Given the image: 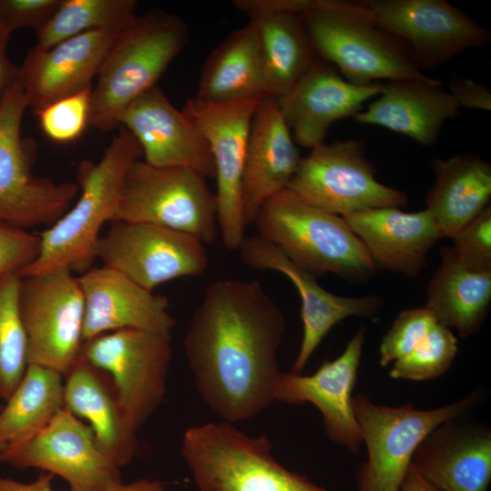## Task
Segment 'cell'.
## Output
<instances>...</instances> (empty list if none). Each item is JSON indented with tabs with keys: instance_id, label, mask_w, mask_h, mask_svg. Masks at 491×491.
Instances as JSON below:
<instances>
[{
	"instance_id": "6da1fadb",
	"label": "cell",
	"mask_w": 491,
	"mask_h": 491,
	"mask_svg": "<svg viewBox=\"0 0 491 491\" xmlns=\"http://www.w3.org/2000/svg\"><path fill=\"white\" fill-rule=\"evenodd\" d=\"M285 316L257 280L211 283L184 337L195 386L222 421H246L274 402Z\"/></svg>"
},
{
	"instance_id": "7a4b0ae2",
	"label": "cell",
	"mask_w": 491,
	"mask_h": 491,
	"mask_svg": "<svg viewBox=\"0 0 491 491\" xmlns=\"http://www.w3.org/2000/svg\"><path fill=\"white\" fill-rule=\"evenodd\" d=\"M143 156L140 145L120 126L98 162L82 160L76 168V202L42 232L37 257L20 272L21 277L65 267L83 274L96 259L100 230L115 218L125 175Z\"/></svg>"
},
{
	"instance_id": "3957f363",
	"label": "cell",
	"mask_w": 491,
	"mask_h": 491,
	"mask_svg": "<svg viewBox=\"0 0 491 491\" xmlns=\"http://www.w3.org/2000/svg\"><path fill=\"white\" fill-rule=\"evenodd\" d=\"M188 38L186 23L174 13L156 8L135 15L116 35L92 86L88 125L119 128L125 108L156 85Z\"/></svg>"
},
{
	"instance_id": "277c9868",
	"label": "cell",
	"mask_w": 491,
	"mask_h": 491,
	"mask_svg": "<svg viewBox=\"0 0 491 491\" xmlns=\"http://www.w3.org/2000/svg\"><path fill=\"white\" fill-rule=\"evenodd\" d=\"M262 239L316 277L336 275L364 282L376 266L344 217L315 206L289 189L266 200L252 223Z\"/></svg>"
},
{
	"instance_id": "5b68a950",
	"label": "cell",
	"mask_w": 491,
	"mask_h": 491,
	"mask_svg": "<svg viewBox=\"0 0 491 491\" xmlns=\"http://www.w3.org/2000/svg\"><path fill=\"white\" fill-rule=\"evenodd\" d=\"M301 18L315 55L350 83L427 77L407 46L378 28L359 1L316 0Z\"/></svg>"
},
{
	"instance_id": "8992f818",
	"label": "cell",
	"mask_w": 491,
	"mask_h": 491,
	"mask_svg": "<svg viewBox=\"0 0 491 491\" xmlns=\"http://www.w3.org/2000/svg\"><path fill=\"white\" fill-rule=\"evenodd\" d=\"M180 452L199 491H327L278 463L266 436L235 424L188 427Z\"/></svg>"
},
{
	"instance_id": "52a82bcc",
	"label": "cell",
	"mask_w": 491,
	"mask_h": 491,
	"mask_svg": "<svg viewBox=\"0 0 491 491\" xmlns=\"http://www.w3.org/2000/svg\"><path fill=\"white\" fill-rule=\"evenodd\" d=\"M475 391L447 405L417 409L406 404L378 405L364 393L352 397L367 459L357 469V491H400L413 456L424 438L440 425L462 417L481 400Z\"/></svg>"
},
{
	"instance_id": "ba28073f",
	"label": "cell",
	"mask_w": 491,
	"mask_h": 491,
	"mask_svg": "<svg viewBox=\"0 0 491 491\" xmlns=\"http://www.w3.org/2000/svg\"><path fill=\"white\" fill-rule=\"evenodd\" d=\"M26 108L18 71L0 100V224L23 229L53 225L79 195L76 183L32 174L37 145L21 135Z\"/></svg>"
},
{
	"instance_id": "9c48e42d",
	"label": "cell",
	"mask_w": 491,
	"mask_h": 491,
	"mask_svg": "<svg viewBox=\"0 0 491 491\" xmlns=\"http://www.w3.org/2000/svg\"><path fill=\"white\" fill-rule=\"evenodd\" d=\"M205 178L188 167L136 160L125 175L113 221L159 225L213 244L219 233L216 200Z\"/></svg>"
},
{
	"instance_id": "30bf717a",
	"label": "cell",
	"mask_w": 491,
	"mask_h": 491,
	"mask_svg": "<svg viewBox=\"0 0 491 491\" xmlns=\"http://www.w3.org/2000/svg\"><path fill=\"white\" fill-rule=\"evenodd\" d=\"M361 139L325 142L301 158L287 189L340 216L379 207H401L406 195L380 183Z\"/></svg>"
},
{
	"instance_id": "8fae6325",
	"label": "cell",
	"mask_w": 491,
	"mask_h": 491,
	"mask_svg": "<svg viewBox=\"0 0 491 491\" xmlns=\"http://www.w3.org/2000/svg\"><path fill=\"white\" fill-rule=\"evenodd\" d=\"M19 310L28 365L64 375L83 344L85 300L78 277L65 267L21 277Z\"/></svg>"
},
{
	"instance_id": "7c38bea8",
	"label": "cell",
	"mask_w": 491,
	"mask_h": 491,
	"mask_svg": "<svg viewBox=\"0 0 491 491\" xmlns=\"http://www.w3.org/2000/svg\"><path fill=\"white\" fill-rule=\"evenodd\" d=\"M80 354L109 375L125 416L138 430L165 396L171 336L121 329L83 342Z\"/></svg>"
},
{
	"instance_id": "4fadbf2b",
	"label": "cell",
	"mask_w": 491,
	"mask_h": 491,
	"mask_svg": "<svg viewBox=\"0 0 491 491\" xmlns=\"http://www.w3.org/2000/svg\"><path fill=\"white\" fill-rule=\"evenodd\" d=\"M374 24L401 40L417 66L436 69L474 48L486 46L491 32L446 0L359 1Z\"/></svg>"
},
{
	"instance_id": "5bb4252c",
	"label": "cell",
	"mask_w": 491,
	"mask_h": 491,
	"mask_svg": "<svg viewBox=\"0 0 491 491\" xmlns=\"http://www.w3.org/2000/svg\"><path fill=\"white\" fill-rule=\"evenodd\" d=\"M261 98L226 103L186 100L183 112L206 140L215 165L216 215L225 247L238 250L246 237L242 182L248 134Z\"/></svg>"
},
{
	"instance_id": "9a60e30c",
	"label": "cell",
	"mask_w": 491,
	"mask_h": 491,
	"mask_svg": "<svg viewBox=\"0 0 491 491\" xmlns=\"http://www.w3.org/2000/svg\"><path fill=\"white\" fill-rule=\"evenodd\" d=\"M0 461L57 475L70 491H109L124 483L120 468L101 450L93 429L65 407L39 431L6 446Z\"/></svg>"
},
{
	"instance_id": "2e32d148",
	"label": "cell",
	"mask_w": 491,
	"mask_h": 491,
	"mask_svg": "<svg viewBox=\"0 0 491 491\" xmlns=\"http://www.w3.org/2000/svg\"><path fill=\"white\" fill-rule=\"evenodd\" d=\"M96 258L151 292L170 280L202 275L208 266L198 239L159 225L123 221H112L100 236Z\"/></svg>"
},
{
	"instance_id": "e0dca14e",
	"label": "cell",
	"mask_w": 491,
	"mask_h": 491,
	"mask_svg": "<svg viewBox=\"0 0 491 491\" xmlns=\"http://www.w3.org/2000/svg\"><path fill=\"white\" fill-rule=\"evenodd\" d=\"M238 251L248 267L284 275L299 294L303 336L292 373L302 374L325 336L337 323L350 316L372 317L383 305L377 295L342 296L330 293L317 283L316 276L296 266L278 247L258 235H246Z\"/></svg>"
},
{
	"instance_id": "ac0fdd59",
	"label": "cell",
	"mask_w": 491,
	"mask_h": 491,
	"mask_svg": "<svg viewBox=\"0 0 491 491\" xmlns=\"http://www.w3.org/2000/svg\"><path fill=\"white\" fill-rule=\"evenodd\" d=\"M365 337L366 328L361 326L336 359L325 361L309 376L281 372L274 389L275 402L294 406L314 405L322 415L327 436L353 453L358 452L363 444L352 406V392Z\"/></svg>"
},
{
	"instance_id": "d6986e66",
	"label": "cell",
	"mask_w": 491,
	"mask_h": 491,
	"mask_svg": "<svg viewBox=\"0 0 491 491\" xmlns=\"http://www.w3.org/2000/svg\"><path fill=\"white\" fill-rule=\"evenodd\" d=\"M120 126L137 140L147 164L188 167L205 177H215L214 160L206 140L158 85L144 92L125 108Z\"/></svg>"
},
{
	"instance_id": "ffe728a7",
	"label": "cell",
	"mask_w": 491,
	"mask_h": 491,
	"mask_svg": "<svg viewBox=\"0 0 491 491\" xmlns=\"http://www.w3.org/2000/svg\"><path fill=\"white\" fill-rule=\"evenodd\" d=\"M127 23L89 31L45 50L32 47L18 67L28 107L35 114L57 100L91 88L111 45Z\"/></svg>"
},
{
	"instance_id": "44dd1931",
	"label": "cell",
	"mask_w": 491,
	"mask_h": 491,
	"mask_svg": "<svg viewBox=\"0 0 491 491\" xmlns=\"http://www.w3.org/2000/svg\"><path fill=\"white\" fill-rule=\"evenodd\" d=\"M382 87L383 82L350 83L333 65L316 60L276 101L294 142L312 149L324 143L335 122L353 117Z\"/></svg>"
},
{
	"instance_id": "7402d4cb",
	"label": "cell",
	"mask_w": 491,
	"mask_h": 491,
	"mask_svg": "<svg viewBox=\"0 0 491 491\" xmlns=\"http://www.w3.org/2000/svg\"><path fill=\"white\" fill-rule=\"evenodd\" d=\"M77 277L85 300L83 342L121 329L171 336L175 320L165 296L105 266L92 267Z\"/></svg>"
},
{
	"instance_id": "603a6c76",
	"label": "cell",
	"mask_w": 491,
	"mask_h": 491,
	"mask_svg": "<svg viewBox=\"0 0 491 491\" xmlns=\"http://www.w3.org/2000/svg\"><path fill=\"white\" fill-rule=\"evenodd\" d=\"M301 156L276 98H261L248 134L242 182V208L246 227L261 205L286 189Z\"/></svg>"
},
{
	"instance_id": "cb8c5ba5",
	"label": "cell",
	"mask_w": 491,
	"mask_h": 491,
	"mask_svg": "<svg viewBox=\"0 0 491 491\" xmlns=\"http://www.w3.org/2000/svg\"><path fill=\"white\" fill-rule=\"evenodd\" d=\"M446 422L417 446L411 465L440 491H487L491 481V430Z\"/></svg>"
},
{
	"instance_id": "d4e9b609",
	"label": "cell",
	"mask_w": 491,
	"mask_h": 491,
	"mask_svg": "<svg viewBox=\"0 0 491 491\" xmlns=\"http://www.w3.org/2000/svg\"><path fill=\"white\" fill-rule=\"evenodd\" d=\"M459 109L457 102L436 78L396 79L383 82L381 93L353 119L431 146L438 140L444 124L456 117Z\"/></svg>"
},
{
	"instance_id": "484cf974",
	"label": "cell",
	"mask_w": 491,
	"mask_h": 491,
	"mask_svg": "<svg viewBox=\"0 0 491 491\" xmlns=\"http://www.w3.org/2000/svg\"><path fill=\"white\" fill-rule=\"evenodd\" d=\"M344 217L376 266L416 276L426 256L442 238L426 210L404 212L400 207L366 209Z\"/></svg>"
},
{
	"instance_id": "4316f807",
	"label": "cell",
	"mask_w": 491,
	"mask_h": 491,
	"mask_svg": "<svg viewBox=\"0 0 491 491\" xmlns=\"http://www.w3.org/2000/svg\"><path fill=\"white\" fill-rule=\"evenodd\" d=\"M63 376L64 407L88 421L99 447L119 468L129 465L137 451V430L109 375L79 354Z\"/></svg>"
},
{
	"instance_id": "83f0119b",
	"label": "cell",
	"mask_w": 491,
	"mask_h": 491,
	"mask_svg": "<svg viewBox=\"0 0 491 491\" xmlns=\"http://www.w3.org/2000/svg\"><path fill=\"white\" fill-rule=\"evenodd\" d=\"M434 183L426 196V208L442 238H452L490 205L491 165L474 154H458L430 161Z\"/></svg>"
},
{
	"instance_id": "f1b7e54d",
	"label": "cell",
	"mask_w": 491,
	"mask_h": 491,
	"mask_svg": "<svg viewBox=\"0 0 491 491\" xmlns=\"http://www.w3.org/2000/svg\"><path fill=\"white\" fill-rule=\"evenodd\" d=\"M441 262L426 287L425 307L437 322L468 337L479 331L491 304V272L461 266L452 248L440 250Z\"/></svg>"
},
{
	"instance_id": "f546056e",
	"label": "cell",
	"mask_w": 491,
	"mask_h": 491,
	"mask_svg": "<svg viewBox=\"0 0 491 491\" xmlns=\"http://www.w3.org/2000/svg\"><path fill=\"white\" fill-rule=\"evenodd\" d=\"M265 79L254 27L229 34L208 55L200 75L197 99L226 103L262 98Z\"/></svg>"
},
{
	"instance_id": "4dcf8cb0",
	"label": "cell",
	"mask_w": 491,
	"mask_h": 491,
	"mask_svg": "<svg viewBox=\"0 0 491 491\" xmlns=\"http://www.w3.org/2000/svg\"><path fill=\"white\" fill-rule=\"evenodd\" d=\"M254 27L266 85L276 99L286 94L316 61L301 15L273 13L249 18Z\"/></svg>"
},
{
	"instance_id": "1f68e13d",
	"label": "cell",
	"mask_w": 491,
	"mask_h": 491,
	"mask_svg": "<svg viewBox=\"0 0 491 491\" xmlns=\"http://www.w3.org/2000/svg\"><path fill=\"white\" fill-rule=\"evenodd\" d=\"M63 407V375L28 365L22 380L0 408V454L9 445L42 429Z\"/></svg>"
},
{
	"instance_id": "d6a6232c",
	"label": "cell",
	"mask_w": 491,
	"mask_h": 491,
	"mask_svg": "<svg viewBox=\"0 0 491 491\" xmlns=\"http://www.w3.org/2000/svg\"><path fill=\"white\" fill-rule=\"evenodd\" d=\"M135 0H60L49 20L36 33L34 48L45 50L75 35L122 25L132 19Z\"/></svg>"
},
{
	"instance_id": "836d02e7",
	"label": "cell",
	"mask_w": 491,
	"mask_h": 491,
	"mask_svg": "<svg viewBox=\"0 0 491 491\" xmlns=\"http://www.w3.org/2000/svg\"><path fill=\"white\" fill-rule=\"evenodd\" d=\"M21 276L0 277V400L6 401L28 366L27 340L19 310Z\"/></svg>"
},
{
	"instance_id": "e575fe53",
	"label": "cell",
	"mask_w": 491,
	"mask_h": 491,
	"mask_svg": "<svg viewBox=\"0 0 491 491\" xmlns=\"http://www.w3.org/2000/svg\"><path fill=\"white\" fill-rule=\"evenodd\" d=\"M457 351L456 336L437 323L412 352L394 362L389 376L413 381L436 378L449 369Z\"/></svg>"
},
{
	"instance_id": "d590c367",
	"label": "cell",
	"mask_w": 491,
	"mask_h": 491,
	"mask_svg": "<svg viewBox=\"0 0 491 491\" xmlns=\"http://www.w3.org/2000/svg\"><path fill=\"white\" fill-rule=\"evenodd\" d=\"M91 89L57 100L35 113L50 140L68 144L82 135L88 125Z\"/></svg>"
},
{
	"instance_id": "8d00e7d4",
	"label": "cell",
	"mask_w": 491,
	"mask_h": 491,
	"mask_svg": "<svg viewBox=\"0 0 491 491\" xmlns=\"http://www.w3.org/2000/svg\"><path fill=\"white\" fill-rule=\"evenodd\" d=\"M425 306L401 311L383 336L379 346V363L386 366L412 352L437 324Z\"/></svg>"
},
{
	"instance_id": "74e56055",
	"label": "cell",
	"mask_w": 491,
	"mask_h": 491,
	"mask_svg": "<svg viewBox=\"0 0 491 491\" xmlns=\"http://www.w3.org/2000/svg\"><path fill=\"white\" fill-rule=\"evenodd\" d=\"M458 263L474 272H491V206H486L451 238Z\"/></svg>"
},
{
	"instance_id": "f35d334b",
	"label": "cell",
	"mask_w": 491,
	"mask_h": 491,
	"mask_svg": "<svg viewBox=\"0 0 491 491\" xmlns=\"http://www.w3.org/2000/svg\"><path fill=\"white\" fill-rule=\"evenodd\" d=\"M39 250V235L0 224V277L19 274L37 257Z\"/></svg>"
},
{
	"instance_id": "ab89813d",
	"label": "cell",
	"mask_w": 491,
	"mask_h": 491,
	"mask_svg": "<svg viewBox=\"0 0 491 491\" xmlns=\"http://www.w3.org/2000/svg\"><path fill=\"white\" fill-rule=\"evenodd\" d=\"M60 0H0V25L8 34L22 28L39 30L53 15Z\"/></svg>"
},
{
	"instance_id": "60d3db41",
	"label": "cell",
	"mask_w": 491,
	"mask_h": 491,
	"mask_svg": "<svg viewBox=\"0 0 491 491\" xmlns=\"http://www.w3.org/2000/svg\"><path fill=\"white\" fill-rule=\"evenodd\" d=\"M447 91L460 107L491 111V92L489 88L467 76L449 74Z\"/></svg>"
},
{
	"instance_id": "b9f144b4",
	"label": "cell",
	"mask_w": 491,
	"mask_h": 491,
	"mask_svg": "<svg viewBox=\"0 0 491 491\" xmlns=\"http://www.w3.org/2000/svg\"><path fill=\"white\" fill-rule=\"evenodd\" d=\"M54 475L42 472L31 483H21L11 478L0 477V491H55L51 483ZM109 491H165V483L160 480L139 479L128 484L123 483Z\"/></svg>"
},
{
	"instance_id": "7bdbcfd3",
	"label": "cell",
	"mask_w": 491,
	"mask_h": 491,
	"mask_svg": "<svg viewBox=\"0 0 491 491\" xmlns=\"http://www.w3.org/2000/svg\"><path fill=\"white\" fill-rule=\"evenodd\" d=\"M316 0H235L233 5L247 16L290 13L303 15L315 5Z\"/></svg>"
},
{
	"instance_id": "ee69618b",
	"label": "cell",
	"mask_w": 491,
	"mask_h": 491,
	"mask_svg": "<svg viewBox=\"0 0 491 491\" xmlns=\"http://www.w3.org/2000/svg\"><path fill=\"white\" fill-rule=\"evenodd\" d=\"M10 35L0 25V100L18 75V67L9 61L6 54Z\"/></svg>"
},
{
	"instance_id": "f6af8a7d",
	"label": "cell",
	"mask_w": 491,
	"mask_h": 491,
	"mask_svg": "<svg viewBox=\"0 0 491 491\" xmlns=\"http://www.w3.org/2000/svg\"><path fill=\"white\" fill-rule=\"evenodd\" d=\"M400 491H440L426 481L411 465Z\"/></svg>"
},
{
	"instance_id": "bcb514c9",
	"label": "cell",
	"mask_w": 491,
	"mask_h": 491,
	"mask_svg": "<svg viewBox=\"0 0 491 491\" xmlns=\"http://www.w3.org/2000/svg\"><path fill=\"white\" fill-rule=\"evenodd\" d=\"M0 408H1V406H0Z\"/></svg>"
}]
</instances>
